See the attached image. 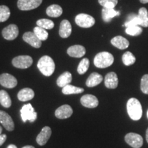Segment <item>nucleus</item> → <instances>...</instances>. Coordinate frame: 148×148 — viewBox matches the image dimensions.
Here are the masks:
<instances>
[{
    "mask_svg": "<svg viewBox=\"0 0 148 148\" xmlns=\"http://www.w3.org/2000/svg\"><path fill=\"white\" fill-rule=\"evenodd\" d=\"M103 77L102 75H100L99 73H92L86 79V85L88 87H94V86H97V85L99 84L102 82Z\"/></svg>",
    "mask_w": 148,
    "mask_h": 148,
    "instance_id": "nucleus-20",
    "label": "nucleus"
},
{
    "mask_svg": "<svg viewBox=\"0 0 148 148\" xmlns=\"http://www.w3.org/2000/svg\"><path fill=\"white\" fill-rule=\"evenodd\" d=\"M138 16L140 21V26L145 27H148V12L147 10L144 7L139 9Z\"/></svg>",
    "mask_w": 148,
    "mask_h": 148,
    "instance_id": "nucleus-27",
    "label": "nucleus"
},
{
    "mask_svg": "<svg viewBox=\"0 0 148 148\" xmlns=\"http://www.w3.org/2000/svg\"><path fill=\"white\" fill-rule=\"evenodd\" d=\"M73 114V110L69 105H63L57 108L55 111V115L57 118L60 119L69 118Z\"/></svg>",
    "mask_w": 148,
    "mask_h": 148,
    "instance_id": "nucleus-14",
    "label": "nucleus"
},
{
    "mask_svg": "<svg viewBox=\"0 0 148 148\" xmlns=\"http://www.w3.org/2000/svg\"><path fill=\"white\" fill-rule=\"evenodd\" d=\"M10 16V10L8 6L5 5H0V23L5 22Z\"/></svg>",
    "mask_w": 148,
    "mask_h": 148,
    "instance_id": "nucleus-32",
    "label": "nucleus"
},
{
    "mask_svg": "<svg viewBox=\"0 0 148 148\" xmlns=\"http://www.w3.org/2000/svg\"><path fill=\"white\" fill-rule=\"evenodd\" d=\"M51 134V130L49 127L45 126L42 129L41 132L36 137V142L39 145H45L47 140L49 139Z\"/></svg>",
    "mask_w": 148,
    "mask_h": 148,
    "instance_id": "nucleus-16",
    "label": "nucleus"
},
{
    "mask_svg": "<svg viewBox=\"0 0 148 148\" xmlns=\"http://www.w3.org/2000/svg\"><path fill=\"white\" fill-rule=\"evenodd\" d=\"M23 39L24 41L33 47L39 48L41 47L42 41L36 36L34 32H27L24 33L23 35Z\"/></svg>",
    "mask_w": 148,
    "mask_h": 148,
    "instance_id": "nucleus-11",
    "label": "nucleus"
},
{
    "mask_svg": "<svg viewBox=\"0 0 148 148\" xmlns=\"http://www.w3.org/2000/svg\"><path fill=\"white\" fill-rule=\"evenodd\" d=\"M37 67L45 76H50L55 70V63L53 59L49 56H43L38 60Z\"/></svg>",
    "mask_w": 148,
    "mask_h": 148,
    "instance_id": "nucleus-2",
    "label": "nucleus"
},
{
    "mask_svg": "<svg viewBox=\"0 0 148 148\" xmlns=\"http://www.w3.org/2000/svg\"><path fill=\"white\" fill-rule=\"evenodd\" d=\"M21 116L23 122H34L37 119V113L31 103L25 104L21 109Z\"/></svg>",
    "mask_w": 148,
    "mask_h": 148,
    "instance_id": "nucleus-5",
    "label": "nucleus"
},
{
    "mask_svg": "<svg viewBox=\"0 0 148 148\" xmlns=\"http://www.w3.org/2000/svg\"><path fill=\"white\" fill-rule=\"evenodd\" d=\"M147 118H148V110H147Z\"/></svg>",
    "mask_w": 148,
    "mask_h": 148,
    "instance_id": "nucleus-43",
    "label": "nucleus"
},
{
    "mask_svg": "<svg viewBox=\"0 0 148 148\" xmlns=\"http://www.w3.org/2000/svg\"><path fill=\"white\" fill-rule=\"evenodd\" d=\"M46 13L50 17H59L62 14V8L58 4H52L47 7Z\"/></svg>",
    "mask_w": 148,
    "mask_h": 148,
    "instance_id": "nucleus-24",
    "label": "nucleus"
},
{
    "mask_svg": "<svg viewBox=\"0 0 148 148\" xmlns=\"http://www.w3.org/2000/svg\"><path fill=\"white\" fill-rule=\"evenodd\" d=\"M72 32V27L68 20L64 19L61 21L59 29V35L61 38H66L69 37Z\"/></svg>",
    "mask_w": 148,
    "mask_h": 148,
    "instance_id": "nucleus-17",
    "label": "nucleus"
},
{
    "mask_svg": "<svg viewBox=\"0 0 148 148\" xmlns=\"http://www.w3.org/2000/svg\"><path fill=\"white\" fill-rule=\"evenodd\" d=\"M0 103L4 108H10L12 104L10 96L5 90H0Z\"/></svg>",
    "mask_w": 148,
    "mask_h": 148,
    "instance_id": "nucleus-26",
    "label": "nucleus"
},
{
    "mask_svg": "<svg viewBox=\"0 0 148 148\" xmlns=\"http://www.w3.org/2000/svg\"><path fill=\"white\" fill-rule=\"evenodd\" d=\"M84 88L77 87L71 84H68L62 88V92L64 95H71V94H79L84 92Z\"/></svg>",
    "mask_w": 148,
    "mask_h": 148,
    "instance_id": "nucleus-25",
    "label": "nucleus"
},
{
    "mask_svg": "<svg viewBox=\"0 0 148 148\" xmlns=\"http://www.w3.org/2000/svg\"><path fill=\"white\" fill-rule=\"evenodd\" d=\"M98 2L103 8H114L118 3V0H98Z\"/></svg>",
    "mask_w": 148,
    "mask_h": 148,
    "instance_id": "nucleus-35",
    "label": "nucleus"
},
{
    "mask_svg": "<svg viewBox=\"0 0 148 148\" xmlns=\"http://www.w3.org/2000/svg\"><path fill=\"white\" fill-rule=\"evenodd\" d=\"M12 63L14 67L18 69H27L32 65L33 60L29 56H18L12 59Z\"/></svg>",
    "mask_w": 148,
    "mask_h": 148,
    "instance_id": "nucleus-4",
    "label": "nucleus"
},
{
    "mask_svg": "<svg viewBox=\"0 0 148 148\" xmlns=\"http://www.w3.org/2000/svg\"><path fill=\"white\" fill-rule=\"evenodd\" d=\"M146 140H147V142L148 143V128L147 131H146Z\"/></svg>",
    "mask_w": 148,
    "mask_h": 148,
    "instance_id": "nucleus-41",
    "label": "nucleus"
},
{
    "mask_svg": "<svg viewBox=\"0 0 148 148\" xmlns=\"http://www.w3.org/2000/svg\"><path fill=\"white\" fill-rule=\"evenodd\" d=\"M2 36L5 40H14L18 35V28L15 24H10L3 29Z\"/></svg>",
    "mask_w": 148,
    "mask_h": 148,
    "instance_id": "nucleus-9",
    "label": "nucleus"
},
{
    "mask_svg": "<svg viewBox=\"0 0 148 148\" xmlns=\"http://www.w3.org/2000/svg\"><path fill=\"white\" fill-rule=\"evenodd\" d=\"M93 62L96 67L103 69L112 65L114 62V57L110 53L101 51L95 56Z\"/></svg>",
    "mask_w": 148,
    "mask_h": 148,
    "instance_id": "nucleus-3",
    "label": "nucleus"
},
{
    "mask_svg": "<svg viewBox=\"0 0 148 148\" xmlns=\"http://www.w3.org/2000/svg\"><path fill=\"white\" fill-rule=\"evenodd\" d=\"M33 32L36 34V36L38 37L41 41L47 40L48 36H49L48 32L46 31V29L42 28V27H40L39 26L35 27L34 28V30H33Z\"/></svg>",
    "mask_w": 148,
    "mask_h": 148,
    "instance_id": "nucleus-30",
    "label": "nucleus"
},
{
    "mask_svg": "<svg viewBox=\"0 0 148 148\" xmlns=\"http://www.w3.org/2000/svg\"><path fill=\"white\" fill-rule=\"evenodd\" d=\"M125 142L133 148H140L143 144V139L140 134L130 132L125 135Z\"/></svg>",
    "mask_w": 148,
    "mask_h": 148,
    "instance_id": "nucleus-8",
    "label": "nucleus"
},
{
    "mask_svg": "<svg viewBox=\"0 0 148 148\" xmlns=\"http://www.w3.org/2000/svg\"><path fill=\"white\" fill-rule=\"evenodd\" d=\"M0 84L3 87L12 88L17 85V79L11 74L2 73L0 75Z\"/></svg>",
    "mask_w": 148,
    "mask_h": 148,
    "instance_id": "nucleus-10",
    "label": "nucleus"
},
{
    "mask_svg": "<svg viewBox=\"0 0 148 148\" xmlns=\"http://www.w3.org/2000/svg\"><path fill=\"white\" fill-rule=\"evenodd\" d=\"M123 25L126 27L134 26V25H140V21L138 15H136V14L131 13L127 16L126 21L125 22Z\"/></svg>",
    "mask_w": 148,
    "mask_h": 148,
    "instance_id": "nucleus-28",
    "label": "nucleus"
},
{
    "mask_svg": "<svg viewBox=\"0 0 148 148\" xmlns=\"http://www.w3.org/2000/svg\"><path fill=\"white\" fill-rule=\"evenodd\" d=\"M139 1H140V3H144V4H145V3H148V0H139Z\"/></svg>",
    "mask_w": 148,
    "mask_h": 148,
    "instance_id": "nucleus-39",
    "label": "nucleus"
},
{
    "mask_svg": "<svg viewBox=\"0 0 148 148\" xmlns=\"http://www.w3.org/2000/svg\"><path fill=\"white\" fill-rule=\"evenodd\" d=\"M127 112L130 119L134 121L139 120L143 114L140 101L136 98H130L127 102Z\"/></svg>",
    "mask_w": 148,
    "mask_h": 148,
    "instance_id": "nucleus-1",
    "label": "nucleus"
},
{
    "mask_svg": "<svg viewBox=\"0 0 148 148\" xmlns=\"http://www.w3.org/2000/svg\"><path fill=\"white\" fill-rule=\"evenodd\" d=\"M140 90L143 93L148 95V74H145L142 77L140 80Z\"/></svg>",
    "mask_w": 148,
    "mask_h": 148,
    "instance_id": "nucleus-36",
    "label": "nucleus"
},
{
    "mask_svg": "<svg viewBox=\"0 0 148 148\" xmlns=\"http://www.w3.org/2000/svg\"><path fill=\"white\" fill-rule=\"evenodd\" d=\"M143 32V29L140 27V25H134V26L127 27L125 29V33L130 36H138Z\"/></svg>",
    "mask_w": 148,
    "mask_h": 148,
    "instance_id": "nucleus-34",
    "label": "nucleus"
},
{
    "mask_svg": "<svg viewBox=\"0 0 148 148\" xmlns=\"http://www.w3.org/2000/svg\"><path fill=\"white\" fill-rule=\"evenodd\" d=\"M75 22L77 25L84 28H88L94 25L95 23V18L89 14L81 13L77 14L75 18Z\"/></svg>",
    "mask_w": 148,
    "mask_h": 148,
    "instance_id": "nucleus-6",
    "label": "nucleus"
},
{
    "mask_svg": "<svg viewBox=\"0 0 148 148\" xmlns=\"http://www.w3.org/2000/svg\"><path fill=\"white\" fill-rule=\"evenodd\" d=\"M67 53L69 56L73 58H81L86 53V49L82 45H75L68 48Z\"/></svg>",
    "mask_w": 148,
    "mask_h": 148,
    "instance_id": "nucleus-15",
    "label": "nucleus"
},
{
    "mask_svg": "<svg viewBox=\"0 0 148 148\" xmlns=\"http://www.w3.org/2000/svg\"><path fill=\"white\" fill-rule=\"evenodd\" d=\"M1 132H2V127L0 126V135L1 134Z\"/></svg>",
    "mask_w": 148,
    "mask_h": 148,
    "instance_id": "nucleus-42",
    "label": "nucleus"
},
{
    "mask_svg": "<svg viewBox=\"0 0 148 148\" xmlns=\"http://www.w3.org/2000/svg\"><path fill=\"white\" fill-rule=\"evenodd\" d=\"M89 64H90V62L88 58H86L82 59V60L80 61V62L79 63L78 66H77V73L80 74V75L84 74L88 69Z\"/></svg>",
    "mask_w": 148,
    "mask_h": 148,
    "instance_id": "nucleus-33",
    "label": "nucleus"
},
{
    "mask_svg": "<svg viewBox=\"0 0 148 148\" xmlns=\"http://www.w3.org/2000/svg\"><path fill=\"white\" fill-rule=\"evenodd\" d=\"M42 0H18L17 7L20 10L28 11L40 6Z\"/></svg>",
    "mask_w": 148,
    "mask_h": 148,
    "instance_id": "nucleus-7",
    "label": "nucleus"
},
{
    "mask_svg": "<svg viewBox=\"0 0 148 148\" xmlns=\"http://www.w3.org/2000/svg\"><path fill=\"white\" fill-rule=\"evenodd\" d=\"M22 148H35V147L31 145H26V146H24V147H23Z\"/></svg>",
    "mask_w": 148,
    "mask_h": 148,
    "instance_id": "nucleus-40",
    "label": "nucleus"
},
{
    "mask_svg": "<svg viewBox=\"0 0 148 148\" xmlns=\"http://www.w3.org/2000/svg\"><path fill=\"white\" fill-rule=\"evenodd\" d=\"M122 61L125 66H130L134 63L136 58L130 51H126L122 56Z\"/></svg>",
    "mask_w": 148,
    "mask_h": 148,
    "instance_id": "nucleus-31",
    "label": "nucleus"
},
{
    "mask_svg": "<svg viewBox=\"0 0 148 148\" xmlns=\"http://www.w3.org/2000/svg\"><path fill=\"white\" fill-rule=\"evenodd\" d=\"M72 81V75L69 71H65L62 73L57 79V85L60 87L63 88L66 85L70 84Z\"/></svg>",
    "mask_w": 148,
    "mask_h": 148,
    "instance_id": "nucleus-23",
    "label": "nucleus"
},
{
    "mask_svg": "<svg viewBox=\"0 0 148 148\" xmlns=\"http://www.w3.org/2000/svg\"><path fill=\"white\" fill-rule=\"evenodd\" d=\"M34 97V90L29 88H24L18 92L17 97L20 101H27L33 99Z\"/></svg>",
    "mask_w": 148,
    "mask_h": 148,
    "instance_id": "nucleus-21",
    "label": "nucleus"
},
{
    "mask_svg": "<svg viewBox=\"0 0 148 148\" xmlns=\"http://www.w3.org/2000/svg\"><path fill=\"white\" fill-rule=\"evenodd\" d=\"M0 123L8 131H12L14 129V124L12 117L4 111L0 110Z\"/></svg>",
    "mask_w": 148,
    "mask_h": 148,
    "instance_id": "nucleus-13",
    "label": "nucleus"
},
{
    "mask_svg": "<svg viewBox=\"0 0 148 148\" xmlns=\"http://www.w3.org/2000/svg\"><path fill=\"white\" fill-rule=\"evenodd\" d=\"M80 102L83 106L88 108H96L99 104L97 98L95 95H90V94L83 95L80 99Z\"/></svg>",
    "mask_w": 148,
    "mask_h": 148,
    "instance_id": "nucleus-12",
    "label": "nucleus"
},
{
    "mask_svg": "<svg viewBox=\"0 0 148 148\" xmlns=\"http://www.w3.org/2000/svg\"><path fill=\"white\" fill-rule=\"evenodd\" d=\"M7 148H17L16 145H13V144H11V145H9Z\"/></svg>",
    "mask_w": 148,
    "mask_h": 148,
    "instance_id": "nucleus-38",
    "label": "nucleus"
},
{
    "mask_svg": "<svg viewBox=\"0 0 148 148\" xmlns=\"http://www.w3.org/2000/svg\"><path fill=\"white\" fill-rule=\"evenodd\" d=\"M118 77L114 72H110L106 74L104 79V84L106 88H116L118 86Z\"/></svg>",
    "mask_w": 148,
    "mask_h": 148,
    "instance_id": "nucleus-18",
    "label": "nucleus"
},
{
    "mask_svg": "<svg viewBox=\"0 0 148 148\" xmlns=\"http://www.w3.org/2000/svg\"><path fill=\"white\" fill-rule=\"evenodd\" d=\"M120 14L119 11L115 10L114 8H103L101 10V15L103 20L106 23H108L111 21L114 16H119Z\"/></svg>",
    "mask_w": 148,
    "mask_h": 148,
    "instance_id": "nucleus-22",
    "label": "nucleus"
},
{
    "mask_svg": "<svg viewBox=\"0 0 148 148\" xmlns=\"http://www.w3.org/2000/svg\"><path fill=\"white\" fill-rule=\"evenodd\" d=\"M111 44L119 49H125L129 47L130 42L126 38L121 36H116L110 40Z\"/></svg>",
    "mask_w": 148,
    "mask_h": 148,
    "instance_id": "nucleus-19",
    "label": "nucleus"
},
{
    "mask_svg": "<svg viewBox=\"0 0 148 148\" xmlns=\"http://www.w3.org/2000/svg\"><path fill=\"white\" fill-rule=\"evenodd\" d=\"M37 26H39L45 29H51L54 27V23L50 19L40 18L36 21Z\"/></svg>",
    "mask_w": 148,
    "mask_h": 148,
    "instance_id": "nucleus-29",
    "label": "nucleus"
},
{
    "mask_svg": "<svg viewBox=\"0 0 148 148\" xmlns=\"http://www.w3.org/2000/svg\"><path fill=\"white\" fill-rule=\"evenodd\" d=\"M7 136L5 134H1L0 135V146L2 145L4 142L6 140Z\"/></svg>",
    "mask_w": 148,
    "mask_h": 148,
    "instance_id": "nucleus-37",
    "label": "nucleus"
}]
</instances>
